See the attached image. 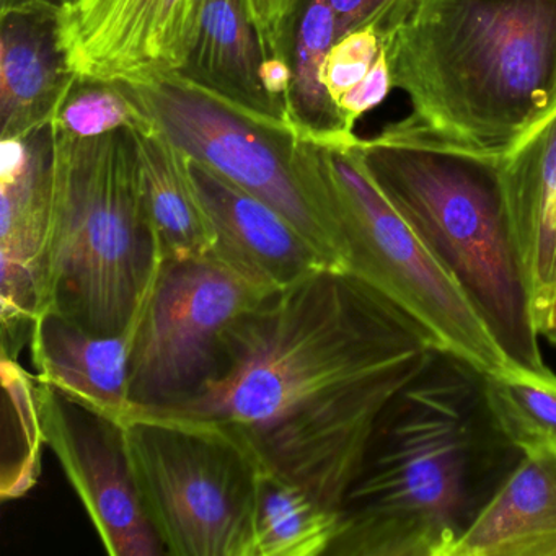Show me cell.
Instances as JSON below:
<instances>
[{"label":"cell","mask_w":556,"mask_h":556,"mask_svg":"<svg viewBox=\"0 0 556 556\" xmlns=\"http://www.w3.org/2000/svg\"><path fill=\"white\" fill-rule=\"evenodd\" d=\"M434 348L363 279L321 269L237 320L216 374L194 395L138 412L213 426L262 470L341 513L377 418Z\"/></svg>","instance_id":"6da1fadb"},{"label":"cell","mask_w":556,"mask_h":556,"mask_svg":"<svg viewBox=\"0 0 556 556\" xmlns=\"http://www.w3.org/2000/svg\"><path fill=\"white\" fill-rule=\"evenodd\" d=\"M523 455L486 370L434 348L377 418L328 556H452Z\"/></svg>","instance_id":"7a4b0ae2"},{"label":"cell","mask_w":556,"mask_h":556,"mask_svg":"<svg viewBox=\"0 0 556 556\" xmlns=\"http://www.w3.org/2000/svg\"><path fill=\"white\" fill-rule=\"evenodd\" d=\"M354 149L380 193L464 292L507 363L549 372L507 201L506 154L452 141L415 116L376 138H357Z\"/></svg>","instance_id":"3957f363"},{"label":"cell","mask_w":556,"mask_h":556,"mask_svg":"<svg viewBox=\"0 0 556 556\" xmlns=\"http://www.w3.org/2000/svg\"><path fill=\"white\" fill-rule=\"evenodd\" d=\"M386 50L412 116L460 144L507 154L556 112V0H419Z\"/></svg>","instance_id":"277c9868"},{"label":"cell","mask_w":556,"mask_h":556,"mask_svg":"<svg viewBox=\"0 0 556 556\" xmlns=\"http://www.w3.org/2000/svg\"><path fill=\"white\" fill-rule=\"evenodd\" d=\"M53 139L41 312H58L96 333H123L162 256L135 135L123 128L77 138L53 126Z\"/></svg>","instance_id":"5b68a950"},{"label":"cell","mask_w":556,"mask_h":556,"mask_svg":"<svg viewBox=\"0 0 556 556\" xmlns=\"http://www.w3.org/2000/svg\"><path fill=\"white\" fill-rule=\"evenodd\" d=\"M128 89L185 154L269 204L348 271L327 146L289 122L252 115L181 73L159 74Z\"/></svg>","instance_id":"8992f818"},{"label":"cell","mask_w":556,"mask_h":556,"mask_svg":"<svg viewBox=\"0 0 556 556\" xmlns=\"http://www.w3.org/2000/svg\"><path fill=\"white\" fill-rule=\"evenodd\" d=\"M132 477L172 556H250L260 467L229 434L136 412L123 425Z\"/></svg>","instance_id":"52a82bcc"},{"label":"cell","mask_w":556,"mask_h":556,"mask_svg":"<svg viewBox=\"0 0 556 556\" xmlns=\"http://www.w3.org/2000/svg\"><path fill=\"white\" fill-rule=\"evenodd\" d=\"M357 136L327 146L348 245V271L425 328L435 346L486 372L510 366L464 292L380 193L357 157Z\"/></svg>","instance_id":"ba28073f"},{"label":"cell","mask_w":556,"mask_h":556,"mask_svg":"<svg viewBox=\"0 0 556 556\" xmlns=\"http://www.w3.org/2000/svg\"><path fill=\"white\" fill-rule=\"evenodd\" d=\"M271 294L214 256H161L131 321L135 412L167 408L194 395L216 374L227 331Z\"/></svg>","instance_id":"9c48e42d"},{"label":"cell","mask_w":556,"mask_h":556,"mask_svg":"<svg viewBox=\"0 0 556 556\" xmlns=\"http://www.w3.org/2000/svg\"><path fill=\"white\" fill-rule=\"evenodd\" d=\"M45 445L53 451L110 556L167 555L142 506L123 426L37 382Z\"/></svg>","instance_id":"30bf717a"},{"label":"cell","mask_w":556,"mask_h":556,"mask_svg":"<svg viewBox=\"0 0 556 556\" xmlns=\"http://www.w3.org/2000/svg\"><path fill=\"white\" fill-rule=\"evenodd\" d=\"M200 12L201 0H71L60 9V47L80 79L144 83L185 70Z\"/></svg>","instance_id":"8fae6325"},{"label":"cell","mask_w":556,"mask_h":556,"mask_svg":"<svg viewBox=\"0 0 556 556\" xmlns=\"http://www.w3.org/2000/svg\"><path fill=\"white\" fill-rule=\"evenodd\" d=\"M53 126L0 142L2 357L17 361L43 311Z\"/></svg>","instance_id":"7c38bea8"},{"label":"cell","mask_w":556,"mask_h":556,"mask_svg":"<svg viewBox=\"0 0 556 556\" xmlns=\"http://www.w3.org/2000/svg\"><path fill=\"white\" fill-rule=\"evenodd\" d=\"M188 170L216 233L211 256L224 265L273 292L338 268L269 204L190 155Z\"/></svg>","instance_id":"4fadbf2b"},{"label":"cell","mask_w":556,"mask_h":556,"mask_svg":"<svg viewBox=\"0 0 556 556\" xmlns=\"http://www.w3.org/2000/svg\"><path fill=\"white\" fill-rule=\"evenodd\" d=\"M60 5L27 0L0 12V136L50 126L77 80L60 47Z\"/></svg>","instance_id":"5bb4252c"},{"label":"cell","mask_w":556,"mask_h":556,"mask_svg":"<svg viewBox=\"0 0 556 556\" xmlns=\"http://www.w3.org/2000/svg\"><path fill=\"white\" fill-rule=\"evenodd\" d=\"M131 340V325L123 333L102 334L58 312H41L28 343L35 380L123 426L135 412L129 399Z\"/></svg>","instance_id":"9a60e30c"},{"label":"cell","mask_w":556,"mask_h":556,"mask_svg":"<svg viewBox=\"0 0 556 556\" xmlns=\"http://www.w3.org/2000/svg\"><path fill=\"white\" fill-rule=\"evenodd\" d=\"M452 556H556V445L526 452Z\"/></svg>","instance_id":"2e32d148"},{"label":"cell","mask_w":556,"mask_h":556,"mask_svg":"<svg viewBox=\"0 0 556 556\" xmlns=\"http://www.w3.org/2000/svg\"><path fill=\"white\" fill-rule=\"evenodd\" d=\"M504 174L540 327L556 291V112L507 152Z\"/></svg>","instance_id":"e0dca14e"},{"label":"cell","mask_w":556,"mask_h":556,"mask_svg":"<svg viewBox=\"0 0 556 556\" xmlns=\"http://www.w3.org/2000/svg\"><path fill=\"white\" fill-rule=\"evenodd\" d=\"M146 207L164 260L213 255L216 233L188 170V155L146 115L131 126Z\"/></svg>","instance_id":"ac0fdd59"},{"label":"cell","mask_w":556,"mask_h":556,"mask_svg":"<svg viewBox=\"0 0 556 556\" xmlns=\"http://www.w3.org/2000/svg\"><path fill=\"white\" fill-rule=\"evenodd\" d=\"M262 61L247 0H201L197 43L181 74L252 115L289 122L263 87Z\"/></svg>","instance_id":"d6986e66"},{"label":"cell","mask_w":556,"mask_h":556,"mask_svg":"<svg viewBox=\"0 0 556 556\" xmlns=\"http://www.w3.org/2000/svg\"><path fill=\"white\" fill-rule=\"evenodd\" d=\"M338 40V24L328 0H301L291 48V87L286 113L295 131L321 144L356 138L341 118L321 83V67Z\"/></svg>","instance_id":"ffe728a7"},{"label":"cell","mask_w":556,"mask_h":556,"mask_svg":"<svg viewBox=\"0 0 556 556\" xmlns=\"http://www.w3.org/2000/svg\"><path fill=\"white\" fill-rule=\"evenodd\" d=\"M341 513L301 484L260 468L250 556H328Z\"/></svg>","instance_id":"44dd1931"},{"label":"cell","mask_w":556,"mask_h":556,"mask_svg":"<svg viewBox=\"0 0 556 556\" xmlns=\"http://www.w3.org/2000/svg\"><path fill=\"white\" fill-rule=\"evenodd\" d=\"M488 395L501 426L523 452L556 445V376L506 366L488 372Z\"/></svg>","instance_id":"7402d4cb"},{"label":"cell","mask_w":556,"mask_h":556,"mask_svg":"<svg viewBox=\"0 0 556 556\" xmlns=\"http://www.w3.org/2000/svg\"><path fill=\"white\" fill-rule=\"evenodd\" d=\"M142 118L144 110L129 92L128 84L77 77L51 125L77 138H97L131 128Z\"/></svg>","instance_id":"603a6c76"},{"label":"cell","mask_w":556,"mask_h":556,"mask_svg":"<svg viewBox=\"0 0 556 556\" xmlns=\"http://www.w3.org/2000/svg\"><path fill=\"white\" fill-rule=\"evenodd\" d=\"M383 51L382 38L369 27L348 31L334 41L321 67V83L334 106L369 76Z\"/></svg>","instance_id":"cb8c5ba5"},{"label":"cell","mask_w":556,"mask_h":556,"mask_svg":"<svg viewBox=\"0 0 556 556\" xmlns=\"http://www.w3.org/2000/svg\"><path fill=\"white\" fill-rule=\"evenodd\" d=\"M338 24V38L357 28H374L383 45L408 21L419 0H328Z\"/></svg>","instance_id":"d4e9b609"},{"label":"cell","mask_w":556,"mask_h":556,"mask_svg":"<svg viewBox=\"0 0 556 556\" xmlns=\"http://www.w3.org/2000/svg\"><path fill=\"white\" fill-rule=\"evenodd\" d=\"M263 61L291 64L292 35L301 0H247Z\"/></svg>","instance_id":"484cf974"},{"label":"cell","mask_w":556,"mask_h":556,"mask_svg":"<svg viewBox=\"0 0 556 556\" xmlns=\"http://www.w3.org/2000/svg\"><path fill=\"white\" fill-rule=\"evenodd\" d=\"M556 330V291L553 294L552 301H549L548 307L543 312L542 318H540V333H546V331Z\"/></svg>","instance_id":"4316f807"},{"label":"cell","mask_w":556,"mask_h":556,"mask_svg":"<svg viewBox=\"0 0 556 556\" xmlns=\"http://www.w3.org/2000/svg\"><path fill=\"white\" fill-rule=\"evenodd\" d=\"M17 2H27V0H2V5L5 4H17ZM48 2H53V4L56 5H63L66 4L67 0H48Z\"/></svg>","instance_id":"83f0119b"},{"label":"cell","mask_w":556,"mask_h":556,"mask_svg":"<svg viewBox=\"0 0 556 556\" xmlns=\"http://www.w3.org/2000/svg\"><path fill=\"white\" fill-rule=\"evenodd\" d=\"M543 337H545L553 346H556V330L546 331V333H543Z\"/></svg>","instance_id":"f1b7e54d"},{"label":"cell","mask_w":556,"mask_h":556,"mask_svg":"<svg viewBox=\"0 0 556 556\" xmlns=\"http://www.w3.org/2000/svg\"><path fill=\"white\" fill-rule=\"evenodd\" d=\"M67 2H71V0H67ZM67 2H66V4H67ZM63 5H64V4H63Z\"/></svg>","instance_id":"f546056e"}]
</instances>
